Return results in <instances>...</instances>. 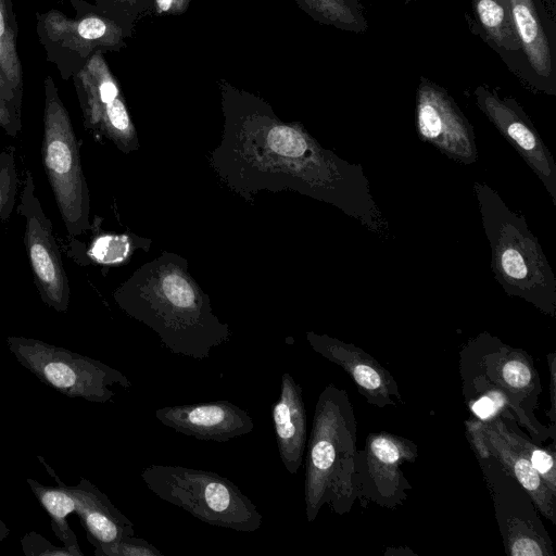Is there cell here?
Here are the masks:
<instances>
[{"label": "cell", "mask_w": 556, "mask_h": 556, "mask_svg": "<svg viewBox=\"0 0 556 556\" xmlns=\"http://www.w3.org/2000/svg\"><path fill=\"white\" fill-rule=\"evenodd\" d=\"M21 104L22 96L15 91L0 66V127L11 136H16L21 130Z\"/></svg>", "instance_id": "28"}, {"label": "cell", "mask_w": 556, "mask_h": 556, "mask_svg": "<svg viewBox=\"0 0 556 556\" xmlns=\"http://www.w3.org/2000/svg\"><path fill=\"white\" fill-rule=\"evenodd\" d=\"M17 362L43 384L68 396L93 403L112 401L110 389H128L129 379L119 370L89 356L38 339L10 336L5 339Z\"/></svg>", "instance_id": "7"}, {"label": "cell", "mask_w": 556, "mask_h": 556, "mask_svg": "<svg viewBox=\"0 0 556 556\" xmlns=\"http://www.w3.org/2000/svg\"><path fill=\"white\" fill-rule=\"evenodd\" d=\"M63 485L75 501V514L93 547L135 535L134 523L88 479L81 478L74 486Z\"/></svg>", "instance_id": "20"}, {"label": "cell", "mask_w": 556, "mask_h": 556, "mask_svg": "<svg viewBox=\"0 0 556 556\" xmlns=\"http://www.w3.org/2000/svg\"><path fill=\"white\" fill-rule=\"evenodd\" d=\"M555 353H549L547 355L548 359V369H549V401H551V409L547 412V416L551 420V429L554 435V427H555V376H556V365H555Z\"/></svg>", "instance_id": "34"}, {"label": "cell", "mask_w": 556, "mask_h": 556, "mask_svg": "<svg viewBox=\"0 0 556 556\" xmlns=\"http://www.w3.org/2000/svg\"><path fill=\"white\" fill-rule=\"evenodd\" d=\"M500 433L515 445L531 463L549 490L556 494V466L554 450H545L515 431L501 416L492 418Z\"/></svg>", "instance_id": "26"}, {"label": "cell", "mask_w": 556, "mask_h": 556, "mask_svg": "<svg viewBox=\"0 0 556 556\" xmlns=\"http://www.w3.org/2000/svg\"><path fill=\"white\" fill-rule=\"evenodd\" d=\"M73 81L86 128L106 137L121 150L131 149L136 130L118 81L103 53L94 52L73 75Z\"/></svg>", "instance_id": "12"}, {"label": "cell", "mask_w": 556, "mask_h": 556, "mask_svg": "<svg viewBox=\"0 0 556 556\" xmlns=\"http://www.w3.org/2000/svg\"><path fill=\"white\" fill-rule=\"evenodd\" d=\"M316 22L352 33H364L367 21L359 0H293Z\"/></svg>", "instance_id": "23"}, {"label": "cell", "mask_w": 556, "mask_h": 556, "mask_svg": "<svg viewBox=\"0 0 556 556\" xmlns=\"http://www.w3.org/2000/svg\"><path fill=\"white\" fill-rule=\"evenodd\" d=\"M42 161L60 215L71 237L89 229V190L70 114L50 76L45 79Z\"/></svg>", "instance_id": "6"}, {"label": "cell", "mask_w": 556, "mask_h": 556, "mask_svg": "<svg viewBox=\"0 0 556 556\" xmlns=\"http://www.w3.org/2000/svg\"><path fill=\"white\" fill-rule=\"evenodd\" d=\"M45 466L48 473L54 478L58 486H48L39 483L33 478H27L31 492L39 502L40 506L50 517L53 533L63 543V546L72 556H84L77 536L70 527L67 517L76 513L75 501L63 485V481L55 473L53 468L41 457L37 456Z\"/></svg>", "instance_id": "21"}, {"label": "cell", "mask_w": 556, "mask_h": 556, "mask_svg": "<svg viewBox=\"0 0 556 556\" xmlns=\"http://www.w3.org/2000/svg\"><path fill=\"white\" fill-rule=\"evenodd\" d=\"M96 556H161L163 555L155 546L147 540L135 535L125 536L112 543L98 544L94 546Z\"/></svg>", "instance_id": "30"}, {"label": "cell", "mask_w": 556, "mask_h": 556, "mask_svg": "<svg viewBox=\"0 0 556 556\" xmlns=\"http://www.w3.org/2000/svg\"><path fill=\"white\" fill-rule=\"evenodd\" d=\"M467 437L476 456H493L530 494L540 514L556 523V494L542 480L529 459L497 430L492 418L466 421Z\"/></svg>", "instance_id": "18"}, {"label": "cell", "mask_w": 556, "mask_h": 556, "mask_svg": "<svg viewBox=\"0 0 556 556\" xmlns=\"http://www.w3.org/2000/svg\"><path fill=\"white\" fill-rule=\"evenodd\" d=\"M460 376L482 380L503 391L516 409L518 422L536 440L545 434L542 425L533 419L541 393L540 378L532 358L523 350L482 333L463 350Z\"/></svg>", "instance_id": "8"}, {"label": "cell", "mask_w": 556, "mask_h": 556, "mask_svg": "<svg viewBox=\"0 0 556 556\" xmlns=\"http://www.w3.org/2000/svg\"><path fill=\"white\" fill-rule=\"evenodd\" d=\"M482 225L491 249V268L510 296L542 313L556 314V277L538 238L522 215L510 210L489 185L475 181Z\"/></svg>", "instance_id": "4"}, {"label": "cell", "mask_w": 556, "mask_h": 556, "mask_svg": "<svg viewBox=\"0 0 556 556\" xmlns=\"http://www.w3.org/2000/svg\"><path fill=\"white\" fill-rule=\"evenodd\" d=\"M311 348L326 359L340 366L352 379L367 403L378 408L403 403L392 374L361 348L327 334L306 332Z\"/></svg>", "instance_id": "16"}, {"label": "cell", "mask_w": 556, "mask_h": 556, "mask_svg": "<svg viewBox=\"0 0 556 556\" xmlns=\"http://www.w3.org/2000/svg\"><path fill=\"white\" fill-rule=\"evenodd\" d=\"M477 20L488 37L506 51H518L509 0H473Z\"/></svg>", "instance_id": "24"}, {"label": "cell", "mask_w": 556, "mask_h": 556, "mask_svg": "<svg viewBox=\"0 0 556 556\" xmlns=\"http://www.w3.org/2000/svg\"><path fill=\"white\" fill-rule=\"evenodd\" d=\"M129 249L127 237L105 235L92 242L89 254L98 263L111 265L124 261Z\"/></svg>", "instance_id": "31"}, {"label": "cell", "mask_w": 556, "mask_h": 556, "mask_svg": "<svg viewBox=\"0 0 556 556\" xmlns=\"http://www.w3.org/2000/svg\"><path fill=\"white\" fill-rule=\"evenodd\" d=\"M475 99L488 119L539 177L556 205L555 161L523 110L515 100L502 99L484 86L476 88Z\"/></svg>", "instance_id": "15"}, {"label": "cell", "mask_w": 556, "mask_h": 556, "mask_svg": "<svg viewBox=\"0 0 556 556\" xmlns=\"http://www.w3.org/2000/svg\"><path fill=\"white\" fill-rule=\"evenodd\" d=\"M403 1H405L406 3H408V2H410L412 0H403Z\"/></svg>", "instance_id": "36"}, {"label": "cell", "mask_w": 556, "mask_h": 556, "mask_svg": "<svg viewBox=\"0 0 556 556\" xmlns=\"http://www.w3.org/2000/svg\"><path fill=\"white\" fill-rule=\"evenodd\" d=\"M18 211L25 218L24 242L40 298L49 307L64 313L71 301L70 281L53 236L52 223L36 194L29 170L26 172Z\"/></svg>", "instance_id": "13"}, {"label": "cell", "mask_w": 556, "mask_h": 556, "mask_svg": "<svg viewBox=\"0 0 556 556\" xmlns=\"http://www.w3.org/2000/svg\"><path fill=\"white\" fill-rule=\"evenodd\" d=\"M491 492L505 551L510 556H554L530 494L490 455L477 456Z\"/></svg>", "instance_id": "9"}, {"label": "cell", "mask_w": 556, "mask_h": 556, "mask_svg": "<svg viewBox=\"0 0 556 556\" xmlns=\"http://www.w3.org/2000/svg\"><path fill=\"white\" fill-rule=\"evenodd\" d=\"M114 298L174 354L204 359L231 338L229 326L215 316L206 294L172 257L147 264Z\"/></svg>", "instance_id": "2"}, {"label": "cell", "mask_w": 556, "mask_h": 556, "mask_svg": "<svg viewBox=\"0 0 556 556\" xmlns=\"http://www.w3.org/2000/svg\"><path fill=\"white\" fill-rule=\"evenodd\" d=\"M23 553L27 556H72L63 546L52 544L36 531H29L21 539Z\"/></svg>", "instance_id": "32"}, {"label": "cell", "mask_w": 556, "mask_h": 556, "mask_svg": "<svg viewBox=\"0 0 556 556\" xmlns=\"http://www.w3.org/2000/svg\"><path fill=\"white\" fill-rule=\"evenodd\" d=\"M191 0H153L152 14L159 16L184 14L190 5Z\"/></svg>", "instance_id": "33"}, {"label": "cell", "mask_w": 556, "mask_h": 556, "mask_svg": "<svg viewBox=\"0 0 556 556\" xmlns=\"http://www.w3.org/2000/svg\"><path fill=\"white\" fill-rule=\"evenodd\" d=\"M417 445L403 437L386 431L369 433L365 447L357 450V500L394 508L402 505L412 489L402 464L414 463Z\"/></svg>", "instance_id": "10"}, {"label": "cell", "mask_w": 556, "mask_h": 556, "mask_svg": "<svg viewBox=\"0 0 556 556\" xmlns=\"http://www.w3.org/2000/svg\"><path fill=\"white\" fill-rule=\"evenodd\" d=\"M155 418L176 432L219 443L254 429L250 414L228 400L157 408Z\"/></svg>", "instance_id": "17"}, {"label": "cell", "mask_w": 556, "mask_h": 556, "mask_svg": "<svg viewBox=\"0 0 556 556\" xmlns=\"http://www.w3.org/2000/svg\"><path fill=\"white\" fill-rule=\"evenodd\" d=\"M415 121L419 139L448 159L465 165L477 161L472 125L447 91L426 77L418 84Z\"/></svg>", "instance_id": "14"}, {"label": "cell", "mask_w": 556, "mask_h": 556, "mask_svg": "<svg viewBox=\"0 0 556 556\" xmlns=\"http://www.w3.org/2000/svg\"><path fill=\"white\" fill-rule=\"evenodd\" d=\"M225 116L224 139L231 160L265 173L267 180L285 179L287 186L337 206L370 231L382 235L388 226L358 164L324 149L301 125L285 124L261 98L220 83ZM247 173V174H249ZM264 178V179H265Z\"/></svg>", "instance_id": "1"}, {"label": "cell", "mask_w": 556, "mask_h": 556, "mask_svg": "<svg viewBox=\"0 0 556 556\" xmlns=\"http://www.w3.org/2000/svg\"><path fill=\"white\" fill-rule=\"evenodd\" d=\"M84 14L68 18L58 10L38 14V34L48 58L58 51L74 53L76 72L94 52L119 51L135 29L87 4ZM75 72V73H76Z\"/></svg>", "instance_id": "11"}, {"label": "cell", "mask_w": 556, "mask_h": 556, "mask_svg": "<svg viewBox=\"0 0 556 556\" xmlns=\"http://www.w3.org/2000/svg\"><path fill=\"white\" fill-rule=\"evenodd\" d=\"M94 7L122 24L135 29L136 23L152 14L153 0H94Z\"/></svg>", "instance_id": "27"}, {"label": "cell", "mask_w": 556, "mask_h": 556, "mask_svg": "<svg viewBox=\"0 0 556 556\" xmlns=\"http://www.w3.org/2000/svg\"><path fill=\"white\" fill-rule=\"evenodd\" d=\"M18 179L14 156L0 152V220L7 222L16 202Z\"/></svg>", "instance_id": "29"}, {"label": "cell", "mask_w": 556, "mask_h": 556, "mask_svg": "<svg viewBox=\"0 0 556 556\" xmlns=\"http://www.w3.org/2000/svg\"><path fill=\"white\" fill-rule=\"evenodd\" d=\"M0 66L15 91L23 96L22 66L17 51V22L11 0H0Z\"/></svg>", "instance_id": "25"}, {"label": "cell", "mask_w": 556, "mask_h": 556, "mask_svg": "<svg viewBox=\"0 0 556 556\" xmlns=\"http://www.w3.org/2000/svg\"><path fill=\"white\" fill-rule=\"evenodd\" d=\"M271 419L280 459L294 475L300 469L307 443V417L302 387L289 374L281 378L280 394L271 405Z\"/></svg>", "instance_id": "19"}, {"label": "cell", "mask_w": 556, "mask_h": 556, "mask_svg": "<svg viewBox=\"0 0 556 556\" xmlns=\"http://www.w3.org/2000/svg\"><path fill=\"white\" fill-rule=\"evenodd\" d=\"M509 4L520 49L536 75L548 78L553 68L552 51L533 0H509Z\"/></svg>", "instance_id": "22"}, {"label": "cell", "mask_w": 556, "mask_h": 556, "mask_svg": "<svg viewBox=\"0 0 556 556\" xmlns=\"http://www.w3.org/2000/svg\"><path fill=\"white\" fill-rule=\"evenodd\" d=\"M357 425L345 390L327 384L320 392L305 459V515L313 522L323 506L350 513L357 500Z\"/></svg>", "instance_id": "3"}, {"label": "cell", "mask_w": 556, "mask_h": 556, "mask_svg": "<svg viewBox=\"0 0 556 556\" xmlns=\"http://www.w3.org/2000/svg\"><path fill=\"white\" fill-rule=\"evenodd\" d=\"M147 488L210 526L240 532L260 529L255 504L229 479L208 470L151 465L141 472Z\"/></svg>", "instance_id": "5"}, {"label": "cell", "mask_w": 556, "mask_h": 556, "mask_svg": "<svg viewBox=\"0 0 556 556\" xmlns=\"http://www.w3.org/2000/svg\"><path fill=\"white\" fill-rule=\"evenodd\" d=\"M10 534L9 527L0 519V542L4 541Z\"/></svg>", "instance_id": "35"}]
</instances>
